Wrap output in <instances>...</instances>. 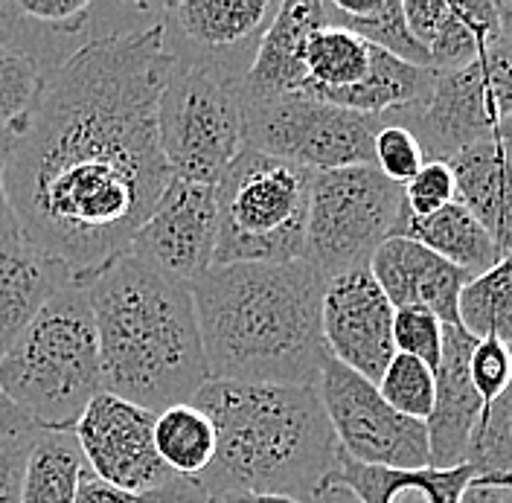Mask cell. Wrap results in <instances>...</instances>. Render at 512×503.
<instances>
[{"instance_id": "11", "label": "cell", "mask_w": 512, "mask_h": 503, "mask_svg": "<svg viewBox=\"0 0 512 503\" xmlns=\"http://www.w3.org/2000/svg\"><path fill=\"white\" fill-rule=\"evenodd\" d=\"M318 396L338 448L350 460L379 469L431 466L425 422L396 413L373 381L329 358L320 370Z\"/></svg>"}, {"instance_id": "37", "label": "cell", "mask_w": 512, "mask_h": 503, "mask_svg": "<svg viewBox=\"0 0 512 503\" xmlns=\"http://www.w3.org/2000/svg\"><path fill=\"white\" fill-rule=\"evenodd\" d=\"M35 437L0 442V503H21V483Z\"/></svg>"}, {"instance_id": "15", "label": "cell", "mask_w": 512, "mask_h": 503, "mask_svg": "<svg viewBox=\"0 0 512 503\" xmlns=\"http://www.w3.org/2000/svg\"><path fill=\"white\" fill-rule=\"evenodd\" d=\"M393 317L396 309L373 280L370 268H355L350 274L332 277L320 306V326L329 358L379 384L396 355Z\"/></svg>"}, {"instance_id": "30", "label": "cell", "mask_w": 512, "mask_h": 503, "mask_svg": "<svg viewBox=\"0 0 512 503\" xmlns=\"http://www.w3.org/2000/svg\"><path fill=\"white\" fill-rule=\"evenodd\" d=\"M466 463L475 469V477L512 489V381L510 387L483 410L478 428L472 434Z\"/></svg>"}, {"instance_id": "19", "label": "cell", "mask_w": 512, "mask_h": 503, "mask_svg": "<svg viewBox=\"0 0 512 503\" xmlns=\"http://www.w3.org/2000/svg\"><path fill=\"white\" fill-rule=\"evenodd\" d=\"M326 24L323 3L318 0H286L277 18L259 41L254 64L239 85L248 99H277L297 96L303 85V44L312 32Z\"/></svg>"}, {"instance_id": "39", "label": "cell", "mask_w": 512, "mask_h": 503, "mask_svg": "<svg viewBox=\"0 0 512 503\" xmlns=\"http://www.w3.org/2000/svg\"><path fill=\"white\" fill-rule=\"evenodd\" d=\"M12 146H15V128L12 131H0V239L21 236V227H18L12 201H9V187H6V166H9Z\"/></svg>"}, {"instance_id": "28", "label": "cell", "mask_w": 512, "mask_h": 503, "mask_svg": "<svg viewBox=\"0 0 512 503\" xmlns=\"http://www.w3.org/2000/svg\"><path fill=\"white\" fill-rule=\"evenodd\" d=\"M323 18L332 27H344V30L355 32L358 38H364L367 44L390 53L399 62H408L414 67H431L428 50L416 41L414 32L408 30L402 0H376L364 15H344L329 0V3H323Z\"/></svg>"}, {"instance_id": "35", "label": "cell", "mask_w": 512, "mask_h": 503, "mask_svg": "<svg viewBox=\"0 0 512 503\" xmlns=\"http://www.w3.org/2000/svg\"><path fill=\"white\" fill-rule=\"evenodd\" d=\"M472 384L483 399V410L489 408L512 381V346L498 338H480L469 358Z\"/></svg>"}, {"instance_id": "47", "label": "cell", "mask_w": 512, "mask_h": 503, "mask_svg": "<svg viewBox=\"0 0 512 503\" xmlns=\"http://www.w3.org/2000/svg\"><path fill=\"white\" fill-rule=\"evenodd\" d=\"M510 158H512V146H510Z\"/></svg>"}, {"instance_id": "22", "label": "cell", "mask_w": 512, "mask_h": 503, "mask_svg": "<svg viewBox=\"0 0 512 503\" xmlns=\"http://www.w3.org/2000/svg\"><path fill=\"white\" fill-rule=\"evenodd\" d=\"M300 94L315 102L338 105L341 96L358 88L373 67V44L344 27L323 24L303 44Z\"/></svg>"}, {"instance_id": "26", "label": "cell", "mask_w": 512, "mask_h": 503, "mask_svg": "<svg viewBox=\"0 0 512 503\" xmlns=\"http://www.w3.org/2000/svg\"><path fill=\"white\" fill-rule=\"evenodd\" d=\"M155 448L160 463L175 477L198 480L216 457V428L192 402L172 405L155 419Z\"/></svg>"}, {"instance_id": "3", "label": "cell", "mask_w": 512, "mask_h": 503, "mask_svg": "<svg viewBox=\"0 0 512 503\" xmlns=\"http://www.w3.org/2000/svg\"><path fill=\"white\" fill-rule=\"evenodd\" d=\"M192 405L216 428V457L198 477L210 498L254 492L326 501V480L341 448L318 387L210 378Z\"/></svg>"}, {"instance_id": "25", "label": "cell", "mask_w": 512, "mask_h": 503, "mask_svg": "<svg viewBox=\"0 0 512 503\" xmlns=\"http://www.w3.org/2000/svg\"><path fill=\"white\" fill-rule=\"evenodd\" d=\"M85 457L70 431H41L30 448L21 503H76Z\"/></svg>"}, {"instance_id": "6", "label": "cell", "mask_w": 512, "mask_h": 503, "mask_svg": "<svg viewBox=\"0 0 512 503\" xmlns=\"http://www.w3.org/2000/svg\"><path fill=\"white\" fill-rule=\"evenodd\" d=\"M312 169L242 149L216 184L213 265L303 259Z\"/></svg>"}, {"instance_id": "9", "label": "cell", "mask_w": 512, "mask_h": 503, "mask_svg": "<svg viewBox=\"0 0 512 503\" xmlns=\"http://www.w3.org/2000/svg\"><path fill=\"white\" fill-rule=\"evenodd\" d=\"M242 120L245 149L297 163L312 172L376 166L373 143L387 126L384 117L355 114L306 96H242Z\"/></svg>"}, {"instance_id": "44", "label": "cell", "mask_w": 512, "mask_h": 503, "mask_svg": "<svg viewBox=\"0 0 512 503\" xmlns=\"http://www.w3.org/2000/svg\"><path fill=\"white\" fill-rule=\"evenodd\" d=\"M495 140H501V143H507L512 146V114L504 120V126L498 128V134H495Z\"/></svg>"}, {"instance_id": "23", "label": "cell", "mask_w": 512, "mask_h": 503, "mask_svg": "<svg viewBox=\"0 0 512 503\" xmlns=\"http://www.w3.org/2000/svg\"><path fill=\"white\" fill-rule=\"evenodd\" d=\"M510 24V3L463 0L448 3L446 15L428 41V59L437 73L463 70L483 56Z\"/></svg>"}, {"instance_id": "29", "label": "cell", "mask_w": 512, "mask_h": 503, "mask_svg": "<svg viewBox=\"0 0 512 503\" xmlns=\"http://www.w3.org/2000/svg\"><path fill=\"white\" fill-rule=\"evenodd\" d=\"M91 38H94L91 32L44 27L24 15L18 0H0V47H15L30 53L50 73H56Z\"/></svg>"}, {"instance_id": "1", "label": "cell", "mask_w": 512, "mask_h": 503, "mask_svg": "<svg viewBox=\"0 0 512 503\" xmlns=\"http://www.w3.org/2000/svg\"><path fill=\"white\" fill-rule=\"evenodd\" d=\"M172 67L158 18L102 32L50 73L15 128L6 187L21 236L73 280L126 253L172 181L158 140Z\"/></svg>"}, {"instance_id": "8", "label": "cell", "mask_w": 512, "mask_h": 503, "mask_svg": "<svg viewBox=\"0 0 512 503\" xmlns=\"http://www.w3.org/2000/svg\"><path fill=\"white\" fill-rule=\"evenodd\" d=\"M158 140L172 178L216 187L245 149L239 82L175 64L158 99Z\"/></svg>"}, {"instance_id": "20", "label": "cell", "mask_w": 512, "mask_h": 503, "mask_svg": "<svg viewBox=\"0 0 512 503\" xmlns=\"http://www.w3.org/2000/svg\"><path fill=\"white\" fill-rule=\"evenodd\" d=\"M70 280L73 274L64 265L35 251L24 236L0 239V358Z\"/></svg>"}, {"instance_id": "33", "label": "cell", "mask_w": 512, "mask_h": 503, "mask_svg": "<svg viewBox=\"0 0 512 503\" xmlns=\"http://www.w3.org/2000/svg\"><path fill=\"white\" fill-rule=\"evenodd\" d=\"M393 344L396 352L411 355L416 361L437 370L443 355V323L422 306L396 309L393 317Z\"/></svg>"}, {"instance_id": "14", "label": "cell", "mask_w": 512, "mask_h": 503, "mask_svg": "<svg viewBox=\"0 0 512 503\" xmlns=\"http://www.w3.org/2000/svg\"><path fill=\"white\" fill-rule=\"evenodd\" d=\"M216 224V187L172 178L134 233L128 253L192 288L213 268Z\"/></svg>"}, {"instance_id": "46", "label": "cell", "mask_w": 512, "mask_h": 503, "mask_svg": "<svg viewBox=\"0 0 512 503\" xmlns=\"http://www.w3.org/2000/svg\"><path fill=\"white\" fill-rule=\"evenodd\" d=\"M323 503H329V501H323ZM335 503H347V501H335Z\"/></svg>"}, {"instance_id": "34", "label": "cell", "mask_w": 512, "mask_h": 503, "mask_svg": "<svg viewBox=\"0 0 512 503\" xmlns=\"http://www.w3.org/2000/svg\"><path fill=\"white\" fill-rule=\"evenodd\" d=\"M373 158H376V169L384 178H390L393 184H402V187L425 166V152H422L419 140L411 134V128L396 126V123H387L376 134Z\"/></svg>"}, {"instance_id": "45", "label": "cell", "mask_w": 512, "mask_h": 503, "mask_svg": "<svg viewBox=\"0 0 512 503\" xmlns=\"http://www.w3.org/2000/svg\"><path fill=\"white\" fill-rule=\"evenodd\" d=\"M504 501L512 503V489H504Z\"/></svg>"}, {"instance_id": "5", "label": "cell", "mask_w": 512, "mask_h": 503, "mask_svg": "<svg viewBox=\"0 0 512 503\" xmlns=\"http://www.w3.org/2000/svg\"><path fill=\"white\" fill-rule=\"evenodd\" d=\"M0 390L41 431H73L105 390L88 285L70 280L0 358Z\"/></svg>"}, {"instance_id": "2", "label": "cell", "mask_w": 512, "mask_h": 503, "mask_svg": "<svg viewBox=\"0 0 512 503\" xmlns=\"http://www.w3.org/2000/svg\"><path fill=\"white\" fill-rule=\"evenodd\" d=\"M326 280L306 262L213 265L192 285L210 378L318 387Z\"/></svg>"}, {"instance_id": "32", "label": "cell", "mask_w": 512, "mask_h": 503, "mask_svg": "<svg viewBox=\"0 0 512 503\" xmlns=\"http://www.w3.org/2000/svg\"><path fill=\"white\" fill-rule=\"evenodd\" d=\"M382 399L402 416L425 422L434 408V370L411 355L396 352L387 364L384 376L379 378Z\"/></svg>"}, {"instance_id": "7", "label": "cell", "mask_w": 512, "mask_h": 503, "mask_svg": "<svg viewBox=\"0 0 512 503\" xmlns=\"http://www.w3.org/2000/svg\"><path fill=\"white\" fill-rule=\"evenodd\" d=\"M411 210L405 187L376 166L315 172L303 259L329 283L332 277L370 268L387 239L405 236Z\"/></svg>"}, {"instance_id": "24", "label": "cell", "mask_w": 512, "mask_h": 503, "mask_svg": "<svg viewBox=\"0 0 512 503\" xmlns=\"http://www.w3.org/2000/svg\"><path fill=\"white\" fill-rule=\"evenodd\" d=\"M405 236L451 262L454 268L466 271L469 277L486 274L501 259V251L495 248L492 236L460 201H451L448 207L425 219L411 216Z\"/></svg>"}, {"instance_id": "21", "label": "cell", "mask_w": 512, "mask_h": 503, "mask_svg": "<svg viewBox=\"0 0 512 503\" xmlns=\"http://www.w3.org/2000/svg\"><path fill=\"white\" fill-rule=\"evenodd\" d=\"M457 201L483 224L501 256L512 253V158L501 140L478 143L448 160Z\"/></svg>"}, {"instance_id": "43", "label": "cell", "mask_w": 512, "mask_h": 503, "mask_svg": "<svg viewBox=\"0 0 512 503\" xmlns=\"http://www.w3.org/2000/svg\"><path fill=\"white\" fill-rule=\"evenodd\" d=\"M213 503H300L286 495H254V492H230V495H219Z\"/></svg>"}, {"instance_id": "36", "label": "cell", "mask_w": 512, "mask_h": 503, "mask_svg": "<svg viewBox=\"0 0 512 503\" xmlns=\"http://www.w3.org/2000/svg\"><path fill=\"white\" fill-rule=\"evenodd\" d=\"M405 201L414 219L434 216L437 210L457 201L454 172L446 160H425V166L405 184Z\"/></svg>"}, {"instance_id": "12", "label": "cell", "mask_w": 512, "mask_h": 503, "mask_svg": "<svg viewBox=\"0 0 512 503\" xmlns=\"http://www.w3.org/2000/svg\"><path fill=\"white\" fill-rule=\"evenodd\" d=\"M280 0H181L160 6L163 50L184 67L213 70L230 82L248 76Z\"/></svg>"}, {"instance_id": "27", "label": "cell", "mask_w": 512, "mask_h": 503, "mask_svg": "<svg viewBox=\"0 0 512 503\" xmlns=\"http://www.w3.org/2000/svg\"><path fill=\"white\" fill-rule=\"evenodd\" d=\"M460 326L478 341L498 338L512 346V253L463 288Z\"/></svg>"}, {"instance_id": "31", "label": "cell", "mask_w": 512, "mask_h": 503, "mask_svg": "<svg viewBox=\"0 0 512 503\" xmlns=\"http://www.w3.org/2000/svg\"><path fill=\"white\" fill-rule=\"evenodd\" d=\"M50 79V70L30 53L0 47V131L18 128Z\"/></svg>"}, {"instance_id": "40", "label": "cell", "mask_w": 512, "mask_h": 503, "mask_svg": "<svg viewBox=\"0 0 512 503\" xmlns=\"http://www.w3.org/2000/svg\"><path fill=\"white\" fill-rule=\"evenodd\" d=\"M76 503H137V495L96 477L91 469H85L82 480H79V489H76Z\"/></svg>"}, {"instance_id": "17", "label": "cell", "mask_w": 512, "mask_h": 503, "mask_svg": "<svg viewBox=\"0 0 512 503\" xmlns=\"http://www.w3.org/2000/svg\"><path fill=\"white\" fill-rule=\"evenodd\" d=\"M370 274L393 309L422 306L443 326L460 323V294L475 280L408 236L387 239L370 259Z\"/></svg>"}, {"instance_id": "41", "label": "cell", "mask_w": 512, "mask_h": 503, "mask_svg": "<svg viewBox=\"0 0 512 503\" xmlns=\"http://www.w3.org/2000/svg\"><path fill=\"white\" fill-rule=\"evenodd\" d=\"M41 428L32 422L24 410H18L0 390V442L3 440H21V437H35Z\"/></svg>"}, {"instance_id": "4", "label": "cell", "mask_w": 512, "mask_h": 503, "mask_svg": "<svg viewBox=\"0 0 512 503\" xmlns=\"http://www.w3.org/2000/svg\"><path fill=\"white\" fill-rule=\"evenodd\" d=\"M102 387L160 413L192 402L210 381L190 285L131 253H120L88 280Z\"/></svg>"}, {"instance_id": "38", "label": "cell", "mask_w": 512, "mask_h": 503, "mask_svg": "<svg viewBox=\"0 0 512 503\" xmlns=\"http://www.w3.org/2000/svg\"><path fill=\"white\" fill-rule=\"evenodd\" d=\"M137 503H213V498L198 480L172 477L163 486H155V489L137 495Z\"/></svg>"}, {"instance_id": "13", "label": "cell", "mask_w": 512, "mask_h": 503, "mask_svg": "<svg viewBox=\"0 0 512 503\" xmlns=\"http://www.w3.org/2000/svg\"><path fill=\"white\" fill-rule=\"evenodd\" d=\"M155 419L158 413L102 390L76 419L70 434L82 448L85 466L96 477L131 495H143L175 477L160 463Z\"/></svg>"}, {"instance_id": "16", "label": "cell", "mask_w": 512, "mask_h": 503, "mask_svg": "<svg viewBox=\"0 0 512 503\" xmlns=\"http://www.w3.org/2000/svg\"><path fill=\"white\" fill-rule=\"evenodd\" d=\"M475 344L478 338H472L460 323L443 326V355L434 370V408L425 419L434 469H454L466 463L472 434L483 416V399L469 373Z\"/></svg>"}, {"instance_id": "18", "label": "cell", "mask_w": 512, "mask_h": 503, "mask_svg": "<svg viewBox=\"0 0 512 503\" xmlns=\"http://www.w3.org/2000/svg\"><path fill=\"white\" fill-rule=\"evenodd\" d=\"M472 477L469 463L454 469H379L338 454V466L326 480V498L350 492L358 503H457Z\"/></svg>"}, {"instance_id": "42", "label": "cell", "mask_w": 512, "mask_h": 503, "mask_svg": "<svg viewBox=\"0 0 512 503\" xmlns=\"http://www.w3.org/2000/svg\"><path fill=\"white\" fill-rule=\"evenodd\" d=\"M457 503H507L504 501V486L483 480V477H472V483L463 489Z\"/></svg>"}, {"instance_id": "10", "label": "cell", "mask_w": 512, "mask_h": 503, "mask_svg": "<svg viewBox=\"0 0 512 503\" xmlns=\"http://www.w3.org/2000/svg\"><path fill=\"white\" fill-rule=\"evenodd\" d=\"M512 114V3L507 32L463 70L437 73L434 94L402 126L411 128L425 160H451L495 140Z\"/></svg>"}]
</instances>
